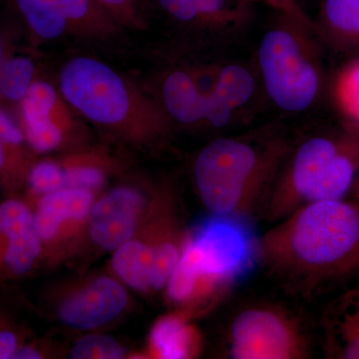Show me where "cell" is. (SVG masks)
I'll use <instances>...</instances> for the list:
<instances>
[{"mask_svg": "<svg viewBox=\"0 0 359 359\" xmlns=\"http://www.w3.org/2000/svg\"><path fill=\"white\" fill-rule=\"evenodd\" d=\"M358 257V201L304 205L261 238V264L302 294L353 273Z\"/></svg>", "mask_w": 359, "mask_h": 359, "instance_id": "obj_1", "label": "cell"}, {"mask_svg": "<svg viewBox=\"0 0 359 359\" xmlns=\"http://www.w3.org/2000/svg\"><path fill=\"white\" fill-rule=\"evenodd\" d=\"M292 149L285 132L273 127L210 142L193 166L203 205L212 215L252 218L261 211Z\"/></svg>", "mask_w": 359, "mask_h": 359, "instance_id": "obj_2", "label": "cell"}, {"mask_svg": "<svg viewBox=\"0 0 359 359\" xmlns=\"http://www.w3.org/2000/svg\"><path fill=\"white\" fill-rule=\"evenodd\" d=\"M261 264V237L250 217L212 215L191 231L167 283L176 304H215Z\"/></svg>", "mask_w": 359, "mask_h": 359, "instance_id": "obj_3", "label": "cell"}, {"mask_svg": "<svg viewBox=\"0 0 359 359\" xmlns=\"http://www.w3.org/2000/svg\"><path fill=\"white\" fill-rule=\"evenodd\" d=\"M59 92L90 122L137 139L158 138L171 125L160 102L112 66L89 56L63 66Z\"/></svg>", "mask_w": 359, "mask_h": 359, "instance_id": "obj_4", "label": "cell"}, {"mask_svg": "<svg viewBox=\"0 0 359 359\" xmlns=\"http://www.w3.org/2000/svg\"><path fill=\"white\" fill-rule=\"evenodd\" d=\"M358 164L359 129L311 137L292 149L259 212L276 222L311 203L342 200Z\"/></svg>", "mask_w": 359, "mask_h": 359, "instance_id": "obj_5", "label": "cell"}, {"mask_svg": "<svg viewBox=\"0 0 359 359\" xmlns=\"http://www.w3.org/2000/svg\"><path fill=\"white\" fill-rule=\"evenodd\" d=\"M313 35L278 13V20L259 41V80L271 102L285 112L308 110L320 96L323 72Z\"/></svg>", "mask_w": 359, "mask_h": 359, "instance_id": "obj_6", "label": "cell"}, {"mask_svg": "<svg viewBox=\"0 0 359 359\" xmlns=\"http://www.w3.org/2000/svg\"><path fill=\"white\" fill-rule=\"evenodd\" d=\"M228 353L235 359L308 358L309 340L294 316L268 304L241 311L228 332Z\"/></svg>", "mask_w": 359, "mask_h": 359, "instance_id": "obj_7", "label": "cell"}, {"mask_svg": "<svg viewBox=\"0 0 359 359\" xmlns=\"http://www.w3.org/2000/svg\"><path fill=\"white\" fill-rule=\"evenodd\" d=\"M175 25L210 39H228L249 27L252 4L244 0H156Z\"/></svg>", "mask_w": 359, "mask_h": 359, "instance_id": "obj_8", "label": "cell"}, {"mask_svg": "<svg viewBox=\"0 0 359 359\" xmlns=\"http://www.w3.org/2000/svg\"><path fill=\"white\" fill-rule=\"evenodd\" d=\"M0 262L11 276L26 275L41 252L34 214L21 201L0 204Z\"/></svg>", "mask_w": 359, "mask_h": 359, "instance_id": "obj_9", "label": "cell"}, {"mask_svg": "<svg viewBox=\"0 0 359 359\" xmlns=\"http://www.w3.org/2000/svg\"><path fill=\"white\" fill-rule=\"evenodd\" d=\"M144 199L138 191L120 187L108 193L91 209L90 236L104 250H116L131 240Z\"/></svg>", "mask_w": 359, "mask_h": 359, "instance_id": "obj_10", "label": "cell"}, {"mask_svg": "<svg viewBox=\"0 0 359 359\" xmlns=\"http://www.w3.org/2000/svg\"><path fill=\"white\" fill-rule=\"evenodd\" d=\"M128 301L126 290L110 278H99L63 302L59 318L68 327L94 330L114 320Z\"/></svg>", "mask_w": 359, "mask_h": 359, "instance_id": "obj_11", "label": "cell"}, {"mask_svg": "<svg viewBox=\"0 0 359 359\" xmlns=\"http://www.w3.org/2000/svg\"><path fill=\"white\" fill-rule=\"evenodd\" d=\"M161 105L171 121L212 126L214 103L209 87L203 88L190 71L175 69L164 77L161 86Z\"/></svg>", "mask_w": 359, "mask_h": 359, "instance_id": "obj_12", "label": "cell"}, {"mask_svg": "<svg viewBox=\"0 0 359 359\" xmlns=\"http://www.w3.org/2000/svg\"><path fill=\"white\" fill-rule=\"evenodd\" d=\"M323 327L328 358L359 359V283L330 302Z\"/></svg>", "mask_w": 359, "mask_h": 359, "instance_id": "obj_13", "label": "cell"}, {"mask_svg": "<svg viewBox=\"0 0 359 359\" xmlns=\"http://www.w3.org/2000/svg\"><path fill=\"white\" fill-rule=\"evenodd\" d=\"M92 203L93 193L83 189H62L42 195L34 214L41 240L49 241L55 237L65 221L84 219L91 212Z\"/></svg>", "mask_w": 359, "mask_h": 359, "instance_id": "obj_14", "label": "cell"}, {"mask_svg": "<svg viewBox=\"0 0 359 359\" xmlns=\"http://www.w3.org/2000/svg\"><path fill=\"white\" fill-rule=\"evenodd\" d=\"M66 32L83 39L110 40L119 36L124 26L97 0H61Z\"/></svg>", "mask_w": 359, "mask_h": 359, "instance_id": "obj_15", "label": "cell"}, {"mask_svg": "<svg viewBox=\"0 0 359 359\" xmlns=\"http://www.w3.org/2000/svg\"><path fill=\"white\" fill-rule=\"evenodd\" d=\"M210 87L224 114L233 119L256 94V75L238 63L224 65L212 70Z\"/></svg>", "mask_w": 359, "mask_h": 359, "instance_id": "obj_16", "label": "cell"}, {"mask_svg": "<svg viewBox=\"0 0 359 359\" xmlns=\"http://www.w3.org/2000/svg\"><path fill=\"white\" fill-rule=\"evenodd\" d=\"M316 34L340 48L359 45V0H323Z\"/></svg>", "mask_w": 359, "mask_h": 359, "instance_id": "obj_17", "label": "cell"}, {"mask_svg": "<svg viewBox=\"0 0 359 359\" xmlns=\"http://www.w3.org/2000/svg\"><path fill=\"white\" fill-rule=\"evenodd\" d=\"M150 344L159 358L184 359L198 353L200 339L184 316L172 314L156 323L151 330Z\"/></svg>", "mask_w": 359, "mask_h": 359, "instance_id": "obj_18", "label": "cell"}, {"mask_svg": "<svg viewBox=\"0 0 359 359\" xmlns=\"http://www.w3.org/2000/svg\"><path fill=\"white\" fill-rule=\"evenodd\" d=\"M112 264L115 273L128 287L140 292L152 290L153 245L130 240L116 250Z\"/></svg>", "mask_w": 359, "mask_h": 359, "instance_id": "obj_19", "label": "cell"}, {"mask_svg": "<svg viewBox=\"0 0 359 359\" xmlns=\"http://www.w3.org/2000/svg\"><path fill=\"white\" fill-rule=\"evenodd\" d=\"M33 32L46 40L58 39L67 30L61 0H16Z\"/></svg>", "mask_w": 359, "mask_h": 359, "instance_id": "obj_20", "label": "cell"}, {"mask_svg": "<svg viewBox=\"0 0 359 359\" xmlns=\"http://www.w3.org/2000/svg\"><path fill=\"white\" fill-rule=\"evenodd\" d=\"M332 97L349 127L359 129V57L340 69L332 85Z\"/></svg>", "mask_w": 359, "mask_h": 359, "instance_id": "obj_21", "label": "cell"}, {"mask_svg": "<svg viewBox=\"0 0 359 359\" xmlns=\"http://www.w3.org/2000/svg\"><path fill=\"white\" fill-rule=\"evenodd\" d=\"M34 65L18 57L4 61L0 69V93L11 100H22L32 85Z\"/></svg>", "mask_w": 359, "mask_h": 359, "instance_id": "obj_22", "label": "cell"}, {"mask_svg": "<svg viewBox=\"0 0 359 359\" xmlns=\"http://www.w3.org/2000/svg\"><path fill=\"white\" fill-rule=\"evenodd\" d=\"M125 28L144 30L151 15L150 0H97Z\"/></svg>", "mask_w": 359, "mask_h": 359, "instance_id": "obj_23", "label": "cell"}, {"mask_svg": "<svg viewBox=\"0 0 359 359\" xmlns=\"http://www.w3.org/2000/svg\"><path fill=\"white\" fill-rule=\"evenodd\" d=\"M126 355V349L108 335L89 334L78 340L70 353L72 359H119Z\"/></svg>", "mask_w": 359, "mask_h": 359, "instance_id": "obj_24", "label": "cell"}, {"mask_svg": "<svg viewBox=\"0 0 359 359\" xmlns=\"http://www.w3.org/2000/svg\"><path fill=\"white\" fill-rule=\"evenodd\" d=\"M30 186L40 195L65 189V175L62 165L55 162H41L32 168L29 174Z\"/></svg>", "mask_w": 359, "mask_h": 359, "instance_id": "obj_25", "label": "cell"}, {"mask_svg": "<svg viewBox=\"0 0 359 359\" xmlns=\"http://www.w3.org/2000/svg\"><path fill=\"white\" fill-rule=\"evenodd\" d=\"M65 189H83L93 191L105 182L103 170L90 164H77L65 167Z\"/></svg>", "mask_w": 359, "mask_h": 359, "instance_id": "obj_26", "label": "cell"}, {"mask_svg": "<svg viewBox=\"0 0 359 359\" xmlns=\"http://www.w3.org/2000/svg\"><path fill=\"white\" fill-rule=\"evenodd\" d=\"M250 4H263L276 11V13L287 16L299 23L302 27L316 34V23L299 6L297 0H244Z\"/></svg>", "mask_w": 359, "mask_h": 359, "instance_id": "obj_27", "label": "cell"}, {"mask_svg": "<svg viewBox=\"0 0 359 359\" xmlns=\"http://www.w3.org/2000/svg\"><path fill=\"white\" fill-rule=\"evenodd\" d=\"M23 139L20 130L6 114L0 112V142L7 145H20Z\"/></svg>", "mask_w": 359, "mask_h": 359, "instance_id": "obj_28", "label": "cell"}, {"mask_svg": "<svg viewBox=\"0 0 359 359\" xmlns=\"http://www.w3.org/2000/svg\"><path fill=\"white\" fill-rule=\"evenodd\" d=\"M20 347L15 332L11 330L0 328V359L13 358Z\"/></svg>", "mask_w": 359, "mask_h": 359, "instance_id": "obj_29", "label": "cell"}, {"mask_svg": "<svg viewBox=\"0 0 359 359\" xmlns=\"http://www.w3.org/2000/svg\"><path fill=\"white\" fill-rule=\"evenodd\" d=\"M41 355L34 347L29 346H20L14 354L13 359H39Z\"/></svg>", "mask_w": 359, "mask_h": 359, "instance_id": "obj_30", "label": "cell"}, {"mask_svg": "<svg viewBox=\"0 0 359 359\" xmlns=\"http://www.w3.org/2000/svg\"><path fill=\"white\" fill-rule=\"evenodd\" d=\"M4 145H6V144L0 142V168L2 167V165L4 164V161H6V151H4Z\"/></svg>", "mask_w": 359, "mask_h": 359, "instance_id": "obj_31", "label": "cell"}, {"mask_svg": "<svg viewBox=\"0 0 359 359\" xmlns=\"http://www.w3.org/2000/svg\"><path fill=\"white\" fill-rule=\"evenodd\" d=\"M354 190H355V197L356 199H358L359 202V164H358V173H356L355 177V181H354Z\"/></svg>", "mask_w": 359, "mask_h": 359, "instance_id": "obj_32", "label": "cell"}, {"mask_svg": "<svg viewBox=\"0 0 359 359\" xmlns=\"http://www.w3.org/2000/svg\"><path fill=\"white\" fill-rule=\"evenodd\" d=\"M4 52H2L1 43H0V69H1L2 65L4 63Z\"/></svg>", "mask_w": 359, "mask_h": 359, "instance_id": "obj_33", "label": "cell"}, {"mask_svg": "<svg viewBox=\"0 0 359 359\" xmlns=\"http://www.w3.org/2000/svg\"><path fill=\"white\" fill-rule=\"evenodd\" d=\"M358 269H359V257H358V264H356V269H355V271H358Z\"/></svg>", "mask_w": 359, "mask_h": 359, "instance_id": "obj_34", "label": "cell"}]
</instances>
